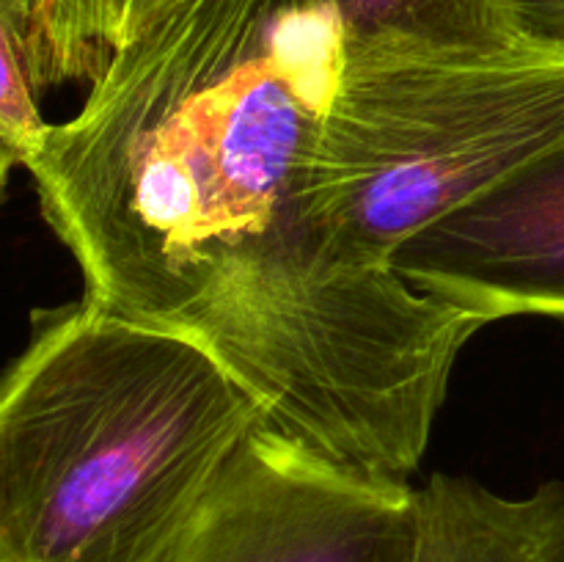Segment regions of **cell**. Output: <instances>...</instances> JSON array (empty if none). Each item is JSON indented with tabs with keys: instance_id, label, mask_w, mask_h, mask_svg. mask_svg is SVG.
I'll use <instances>...</instances> for the list:
<instances>
[{
	"instance_id": "cell-1",
	"label": "cell",
	"mask_w": 564,
	"mask_h": 562,
	"mask_svg": "<svg viewBox=\"0 0 564 562\" xmlns=\"http://www.w3.org/2000/svg\"><path fill=\"white\" fill-rule=\"evenodd\" d=\"M339 72L328 0H185L127 39L28 165L83 298L180 331L301 251Z\"/></svg>"
},
{
	"instance_id": "cell-2",
	"label": "cell",
	"mask_w": 564,
	"mask_h": 562,
	"mask_svg": "<svg viewBox=\"0 0 564 562\" xmlns=\"http://www.w3.org/2000/svg\"><path fill=\"white\" fill-rule=\"evenodd\" d=\"M33 323L0 389V562H169L257 406L180 331L86 298Z\"/></svg>"
},
{
	"instance_id": "cell-3",
	"label": "cell",
	"mask_w": 564,
	"mask_h": 562,
	"mask_svg": "<svg viewBox=\"0 0 564 562\" xmlns=\"http://www.w3.org/2000/svg\"><path fill=\"white\" fill-rule=\"evenodd\" d=\"M564 141V44L499 53L341 44V72L301 187L317 242L389 262Z\"/></svg>"
},
{
	"instance_id": "cell-4",
	"label": "cell",
	"mask_w": 564,
	"mask_h": 562,
	"mask_svg": "<svg viewBox=\"0 0 564 562\" xmlns=\"http://www.w3.org/2000/svg\"><path fill=\"white\" fill-rule=\"evenodd\" d=\"M413 496L257 428L169 562H408Z\"/></svg>"
},
{
	"instance_id": "cell-5",
	"label": "cell",
	"mask_w": 564,
	"mask_h": 562,
	"mask_svg": "<svg viewBox=\"0 0 564 562\" xmlns=\"http://www.w3.org/2000/svg\"><path fill=\"white\" fill-rule=\"evenodd\" d=\"M416 290L477 314L564 320V141L391 257Z\"/></svg>"
},
{
	"instance_id": "cell-6",
	"label": "cell",
	"mask_w": 564,
	"mask_h": 562,
	"mask_svg": "<svg viewBox=\"0 0 564 562\" xmlns=\"http://www.w3.org/2000/svg\"><path fill=\"white\" fill-rule=\"evenodd\" d=\"M408 562H564V479L505 496L466 474H433L413 496Z\"/></svg>"
},
{
	"instance_id": "cell-7",
	"label": "cell",
	"mask_w": 564,
	"mask_h": 562,
	"mask_svg": "<svg viewBox=\"0 0 564 562\" xmlns=\"http://www.w3.org/2000/svg\"><path fill=\"white\" fill-rule=\"evenodd\" d=\"M341 44L499 53L532 39L512 0H328Z\"/></svg>"
},
{
	"instance_id": "cell-8",
	"label": "cell",
	"mask_w": 564,
	"mask_h": 562,
	"mask_svg": "<svg viewBox=\"0 0 564 562\" xmlns=\"http://www.w3.org/2000/svg\"><path fill=\"white\" fill-rule=\"evenodd\" d=\"M185 0H31L53 83L97 77L141 28Z\"/></svg>"
},
{
	"instance_id": "cell-9",
	"label": "cell",
	"mask_w": 564,
	"mask_h": 562,
	"mask_svg": "<svg viewBox=\"0 0 564 562\" xmlns=\"http://www.w3.org/2000/svg\"><path fill=\"white\" fill-rule=\"evenodd\" d=\"M0 171L9 176L14 165H31L53 130L39 97L55 83L31 0H0Z\"/></svg>"
},
{
	"instance_id": "cell-10",
	"label": "cell",
	"mask_w": 564,
	"mask_h": 562,
	"mask_svg": "<svg viewBox=\"0 0 564 562\" xmlns=\"http://www.w3.org/2000/svg\"><path fill=\"white\" fill-rule=\"evenodd\" d=\"M532 36L564 44V0H512Z\"/></svg>"
}]
</instances>
